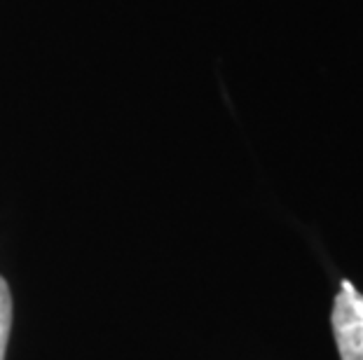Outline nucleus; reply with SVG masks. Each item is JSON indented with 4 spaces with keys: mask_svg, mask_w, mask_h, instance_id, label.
I'll return each mask as SVG.
<instances>
[{
    "mask_svg": "<svg viewBox=\"0 0 363 360\" xmlns=\"http://www.w3.org/2000/svg\"><path fill=\"white\" fill-rule=\"evenodd\" d=\"M330 325L340 360H363V295L350 281H342L335 295Z\"/></svg>",
    "mask_w": 363,
    "mask_h": 360,
    "instance_id": "nucleus-1",
    "label": "nucleus"
},
{
    "mask_svg": "<svg viewBox=\"0 0 363 360\" xmlns=\"http://www.w3.org/2000/svg\"><path fill=\"white\" fill-rule=\"evenodd\" d=\"M10 327H12V295L5 279L0 277V360H5L7 342H10Z\"/></svg>",
    "mask_w": 363,
    "mask_h": 360,
    "instance_id": "nucleus-2",
    "label": "nucleus"
}]
</instances>
